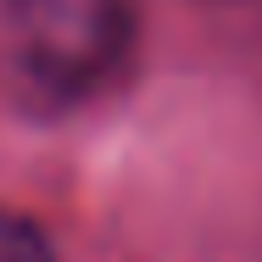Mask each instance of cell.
<instances>
[{"mask_svg":"<svg viewBox=\"0 0 262 262\" xmlns=\"http://www.w3.org/2000/svg\"><path fill=\"white\" fill-rule=\"evenodd\" d=\"M0 28L28 84L56 101L95 95L134 45V0H0Z\"/></svg>","mask_w":262,"mask_h":262,"instance_id":"obj_1","label":"cell"},{"mask_svg":"<svg viewBox=\"0 0 262 262\" xmlns=\"http://www.w3.org/2000/svg\"><path fill=\"white\" fill-rule=\"evenodd\" d=\"M0 262H56V251L39 234V223H28V217L0 207Z\"/></svg>","mask_w":262,"mask_h":262,"instance_id":"obj_2","label":"cell"}]
</instances>
